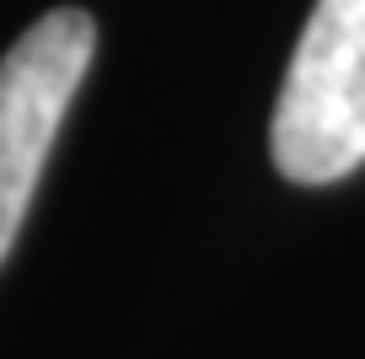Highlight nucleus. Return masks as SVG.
Here are the masks:
<instances>
[{
	"label": "nucleus",
	"mask_w": 365,
	"mask_h": 359,
	"mask_svg": "<svg viewBox=\"0 0 365 359\" xmlns=\"http://www.w3.org/2000/svg\"><path fill=\"white\" fill-rule=\"evenodd\" d=\"M269 150L279 177L301 188L339 182L365 161V0H317L274 102Z\"/></svg>",
	"instance_id": "1"
},
{
	"label": "nucleus",
	"mask_w": 365,
	"mask_h": 359,
	"mask_svg": "<svg viewBox=\"0 0 365 359\" xmlns=\"http://www.w3.org/2000/svg\"><path fill=\"white\" fill-rule=\"evenodd\" d=\"M91 54H97V22L76 6H59L27 27L0 59V263L16 247L48 145L86 80Z\"/></svg>",
	"instance_id": "2"
}]
</instances>
